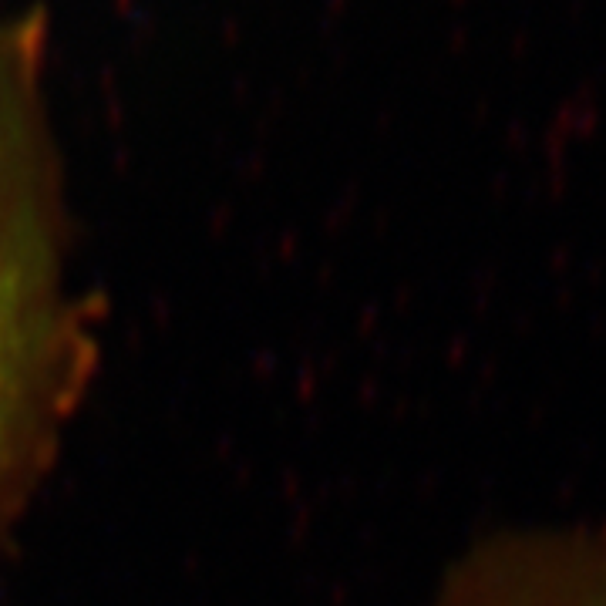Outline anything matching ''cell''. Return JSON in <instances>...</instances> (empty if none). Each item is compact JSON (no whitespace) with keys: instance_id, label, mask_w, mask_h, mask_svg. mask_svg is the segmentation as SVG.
I'll return each instance as SVG.
<instances>
[{"instance_id":"obj_2","label":"cell","mask_w":606,"mask_h":606,"mask_svg":"<svg viewBox=\"0 0 606 606\" xmlns=\"http://www.w3.org/2000/svg\"><path fill=\"white\" fill-rule=\"evenodd\" d=\"M438 606H606V543L519 546L468 563Z\"/></svg>"},{"instance_id":"obj_1","label":"cell","mask_w":606,"mask_h":606,"mask_svg":"<svg viewBox=\"0 0 606 606\" xmlns=\"http://www.w3.org/2000/svg\"><path fill=\"white\" fill-rule=\"evenodd\" d=\"M48 17H0V543L41 485L95 371L68 293V209L48 118Z\"/></svg>"}]
</instances>
